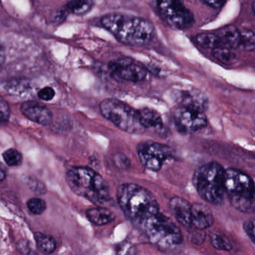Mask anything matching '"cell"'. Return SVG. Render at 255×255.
I'll return each instance as SVG.
<instances>
[{"label": "cell", "instance_id": "cell-1", "mask_svg": "<svg viewBox=\"0 0 255 255\" xmlns=\"http://www.w3.org/2000/svg\"><path fill=\"white\" fill-rule=\"evenodd\" d=\"M101 24L122 44L141 47L150 44L154 37L153 23L144 17L122 13L103 16Z\"/></svg>", "mask_w": 255, "mask_h": 255}, {"label": "cell", "instance_id": "cell-2", "mask_svg": "<svg viewBox=\"0 0 255 255\" xmlns=\"http://www.w3.org/2000/svg\"><path fill=\"white\" fill-rule=\"evenodd\" d=\"M66 181L71 190L98 207L113 204L109 183L105 179L88 167L76 166L66 173Z\"/></svg>", "mask_w": 255, "mask_h": 255}, {"label": "cell", "instance_id": "cell-3", "mask_svg": "<svg viewBox=\"0 0 255 255\" xmlns=\"http://www.w3.org/2000/svg\"><path fill=\"white\" fill-rule=\"evenodd\" d=\"M116 198L127 219L135 226L159 212V204L153 194L136 183H124L119 186Z\"/></svg>", "mask_w": 255, "mask_h": 255}, {"label": "cell", "instance_id": "cell-4", "mask_svg": "<svg viewBox=\"0 0 255 255\" xmlns=\"http://www.w3.org/2000/svg\"><path fill=\"white\" fill-rule=\"evenodd\" d=\"M136 227L152 245L161 250L176 249L183 243L180 228L160 212L149 216Z\"/></svg>", "mask_w": 255, "mask_h": 255}, {"label": "cell", "instance_id": "cell-5", "mask_svg": "<svg viewBox=\"0 0 255 255\" xmlns=\"http://www.w3.org/2000/svg\"><path fill=\"white\" fill-rule=\"evenodd\" d=\"M225 189L234 208L243 213H255V184L250 176L235 168L225 170Z\"/></svg>", "mask_w": 255, "mask_h": 255}, {"label": "cell", "instance_id": "cell-6", "mask_svg": "<svg viewBox=\"0 0 255 255\" xmlns=\"http://www.w3.org/2000/svg\"><path fill=\"white\" fill-rule=\"evenodd\" d=\"M225 170L216 162L199 167L194 173L193 183L198 195L214 205L222 204L225 193Z\"/></svg>", "mask_w": 255, "mask_h": 255}, {"label": "cell", "instance_id": "cell-7", "mask_svg": "<svg viewBox=\"0 0 255 255\" xmlns=\"http://www.w3.org/2000/svg\"><path fill=\"white\" fill-rule=\"evenodd\" d=\"M101 114L117 128L129 133L140 134L145 132L140 122L138 110L119 100L109 98L100 105Z\"/></svg>", "mask_w": 255, "mask_h": 255}, {"label": "cell", "instance_id": "cell-8", "mask_svg": "<svg viewBox=\"0 0 255 255\" xmlns=\"http://www.w3.org/2000/svg\"><path fill=\"white\" fill-rule=\"evenodd\" d=\"M159 14L174 29H186L194 23L193 14L180 1H159L156 2Z\"/></svg>", "mask_w": 255, "mask_h": 255}, {"label": "cell", "instance_id": "cell-9", "mask_svg": "<svg viewBox=\"0 0 255 255\" xmlns=\"http://www.w3.org/2000/svg\"><path fill=\"white\" fill-rule=\"evenodd\" d=\"M137 153L141 164L147 169L158 171L164 162L172 156L168 146L153 141H145L137 145Z\"/></svg>", "mask_w": 255, "mask_h": 255}, {"label": "cell", "instance_id": "cell-10", "mask_svg": "<svg viewBox=\"0 0 255 255\" xmlns=\"http://www.w3.org/2000/svg\"><path fill=\"white\" fill-rule=\"evenodd\" d=\"M110 75L118 80L138 83L147 77V70L129 58L112 61L108 65Z\"/></svg>", "mask_w": 255, "mask_h": 255}, {"label": "cell", "instance_id": "cell-11", "mask_svg": "<svg viewBox=\"0 0 255 255\" xmlns=\"http://www.w3.org/2000/svg\"><path fill=\"white\" fill-rule=\"evenodd\" d=\"M174 125L179 132L192 133L206 127L207 117L203 112L180 107L173 114Z\"/></svg>", "mask_w": 255, "mask_h": 255}, {"label": "cell", "instance_id": "cell-12", "mask_svg": "<svg viewBox=\"0 0 255 255\" xmlns=\"http://www.w3.org/2000/svg\"><path fill=\"white\" fill-rule=\"evenodd\" d=\"M20 110L25 117L38 125L46 126L50 125L53 120L51 111L44 104L36 101H29L23 103Z\"/></svg>", "mask_w": 255, "mask_h": 255}, {"label": "cell", "instance_id": "cell-13", "mask_svg": "<svg viewBox=\"0 0 255 255\" xmlns=\"http://www.w3.org/2000/svg\"><path fill=\"white\" fill-rule=\"evenodd\" d=\"M191 220L195 229L203 231L213 225L214 216L210 207L202 203H195L192 204Z\"/></svg>", "mask_w": 255, "mask_h": 255}, {"label": "cell", "instance_id": "cell-14", "mask_svg": "<svg viewBox=\"0 0 255 255\" xmlns=\"http://www.w3.org/2000/svg\"><path fill=\"white\" fill-rule=\"evenodd\" d=\"M169 207L173 214L177 219V222L183 225L185 228H192L191 220V209L192 204L189 201L181 197H173L169 201Z\"/></svg>", "mask_w": 255, "mask_h": 255}, {"label": "cell", "instance_id": "cell-15", "mask_svg": "<svg viewBox=\"0 0 255 255\" xmlns=\"http://www.w3.org/2000/svg\"><path fill=\"white\" fill-rule=\"evenodd\" d=\"M180 107L193 109L204 113L208 107L207 98L202 92L192 89L186 90L180 95Z\"/></svg>", "mask_w": 255, "mask_h": 255}, {"label": "cell", "instance_id": "cell-16", "mask_svg": "<svg viewBox=\"0 0 255 255\" xmlns=\"http://www.w3.org/2000/svg\"><path fill=\"white\" fill-rule=\"evenodd\" d=\"M86 216L89 222L96 226H104L114 222L116 215L106 207H96L88 209Z\"/></svg>", "mask_w": 255, "mask_h": 255}, {"label": "cell", "instance_id": "cell-17", "mask_svg": "<svg viewBox=\"0 0 255 255\" xmlns=\"http://www.w3.org/2000/svg\"><path fill=\"white\" fill-rule=\"evenodd\" d=\"M140 122L143 128L147 129L159 131L163 128V122L160 115L150 108H142L138 110Z\"/></svg>", "mask_w": 255, "mask_h": 255}, {"label": "cell", "instance_id": "cell-18", "mask_svg": "<svg viewBox=\"0 0 255 255\" xmlns=\"http://www.w3.org/2000/svg\"><path fill=\"white\" fill-rule=\"evenodd\" d=\"M221 44L230 48L239 47L240 40V32L233 25L224 26L218 30L216 33Z\"/></svg>", "mask_w": 255, "mask_h": 255}, {"label": "cell", "instance_id": "cell-19", "mask_svg": "<svg viewBox=\"0 0 255 255\" xmlns=\"http://www.w3.org/2000/svg\"><path fill=\"white\" fill-rule=\"evenodd\" d=\"M94 6V2L92 1H82V0H74L68 2L64 5L62 13L65 14H72L75 15H84L89 13Z\"/></svg>", "mask_w": 255, "mask_h": 255}, {"label": "cell", "instance_id": "cell-20", "mask_svg": "<svg viewBox=\"0 0 255 255\" xmlns=\"http://www.w3.org/2000/svg\"><path fill=\"white\" fill-rule=\"evenodd\" d=\"M34 239L38 250L44 255H50L56 251L57 244L52 236L37 231L34 233Z\"/></svg>", "mask_w": 255, "mask_h": 255}, {"label": "cell", "instance_id": "cell-21", "mask_svg": "<svg viewBox=\"0 0 255 255\" xmlns=\"http://www.w3.org/2000/svg\"><path fill=\"white\" fill-rule=\"evenodd\" d=\"M213 57L224 65H231L235 61L236 55L232 49L226 46L221 45L212 51Z\"/></svg>", "mask_w": 255, "mask_h": 255}, {"label": "cell", "instance_id": "cell-22", "mask_svg": "<svg viewBox=\"0 0 255 255\" xmlns=\"http://www.w3.org/2000/svg\"><path fill=\"white\" fill-rule=\"evenodd\" d=\"M195 40L196 44L203 48L214 50L216 47L222 45L216 34L208 33V32L199 33L195 36Z\"/></svg>", "mask_w": 255, "mask_h": 255}, {"label": "cell", "instance_id": "cell-23", "mask_svg": "<svg viewBox=\"0 0 255 255\" xmlns=\"http://www.w3.org/2000/svg\"><path fill=\"white\" fill-rule=\"evenodd\" d=\"M210 240L212 246L218 250L228 252L232 249L233 246L231 242L220 233L216 232V231L210 232Z\"/></svg>", "mask_w": 255, "mask_h": 255}, {"label": "cell", "instance_id": "cell-24", "mask_svg": "<svg viewBox=\"0 0 255 255\" xmlns=\"http://www.w3.org/2000/svg\"><path fill=\"white\" fill-rule=\"evenodd\" d=\"M239 47L245 51H252L255 49V33L252 30L240 32V40Z\"/></svg>", "mask_w": 255, "mask_h": 255}, {"label": "cell", "instance_id": "cell-25", "mask_svg": "<svg viewBox=\"0 0 255 255\" xmlns=\"http://www.w3.org/2000/svg\"><path fill=\"white\" fill-rule=\"evenodd\" d=\"M2 158L8 166H19L23 162V156L20 151L14 148L8 149L2 153Z\"/></svg>", "mask_w": 255, "mask_h": 255}, {"label": "cell", "instance_id": "cell-26", "mask_svg": "<svg viewBox=\"0 0 255 255\" xmlns=\"http://www.w3.org/2000/svg\"><path fill=\"white\" fill-rule=\"evenodd\" d=\"M28 210L34 215H41L47 210V204L41 198L33 197L28 200L26 203Z\"/></svg>", "mask_w": 255, "mask_h": 255}, {"label": "cell", "instance_id": "cell-27", "mask_svg": "<svg viewBox=\"0 0 255 255\" xmlns=\"http://www.w3.org/2000/svg\"><path fill=\"white\" fill-rule=\"evenodd\" d=\"M116 255H137V249L130 242H122L116 247Z\"/></svg>", "mask_w": 255, "mask_h": 255}, {"label": "cell", "instance_id": "cell-28", "mask_svg": "<svg viewBox=\"0 0 255 255\" xmlns=\"http://www.w3.org/2000/svg\"><path fill=\"white\" fill-rule=\"evenodd\" d=\"M26 183L29 189H31L35 193L38 194V195H41L47 193V190L45 185L42 182L38 180V179L29 177L26 180Z\"/></svg>", "mask_w": 255, "mask_h": 255}, {"label": "cell", "instance_id": "cell-29", "mask_svg": "<svg viewBox=\"0 0 255 255\" xmlns=\"http://www.w3.org/2000/svg\"><path fill=\"white\" fill-rule=\"evenodd\" d=\"M114 163L120 169H127L130 166V162L126 155L122 153H118L114 156Z\"/></svg>", "mask_w": 255, "mask_h": 255}, {"label": "cell", "instance_id": "cell-30", "mask_svg": "<svg viewBox=\"0 0 255 255\" xmlns=\"http://www.w3.org/2000/svg\"><path fill=\"white\" fill-rule=\"evenodd\" d=\"M55 95H56V92L50 86H46L38 92V98L44 101H52L54 98Z\"/></svg>", "mask_w": 255, "mask_h": 255}, {"label": "cell", "instance_id": "cell-31", "mask_svg": "<svg viewBox=\"0 0 255 255\" xmlns=\"http://www.w3.org/2000/svg\"><path fill=\"white\" fill-rule=\"evenodd\" d=\"M243 229L252 243L255 245V219L247 221L243 225Z\"/></svg>", "mask_w": 255, "mask_h": 255}, {"label": "cell", "instance_id": "cell-32", "mask_svg": "<svg viewBox=\"0 0 255 255\" xmlns=\"http://www.w3.org/2000/svg\"><path fill=\"white\" fill-rule=\"evenodd\" d=\"M0 113H1V123L5 125L9 120L10 109L6 101H4L3 98L1 99L0 103Z\"/></svg>", "mask_w": 255, "mask_h": 255}, {"label": "cell", "instance_id": "cell-33", "mask_svg": "<svg viewBox=\"0 0 255 255\" xmlns=\"http://www.w3.org/2000/svg\"><path fill=\"white\" fill-rule=\"evenodd\" d=\"M17 249L23 255H33V250L27 240L22 239L17 243Z\"/></svg>", "mask_w": 255, "mask_h": 255}, {"label": "cell", "instance_id": "cell-34", "mask_svg": "<svg viewBox=\"0 0 255 255\" xmlns=\"http://www.w3.org/2000/svg\"><path fill=\"white\" fill-rule=\"evenodd\" d=\"M204 239H205V234L201 230H199L198 232H193V234L191 235V240L195 244H201L204 242Z\"/></svg>", "mask_w": 255, "mask_h": 255}, {"label": "cell", "instance_id": "cell-35", "mask_svg": "<svg viewBox=\"0 0 255 255\" xmlns=\"http://www.w3.org/2000/svg\"><path fill=\"white\" fill-rule=\"evenodd\" d=\"M203 3L208 5V6L211 7V8H222V7L226 3V2H225V1H222V0H219V1L211 0V1H204Z\"/></svg>", "mask_w": 255, "mask_h": 255}, {"label": "cell", "instance_id": "cell-36", "mask_svg": "<svg viewBox=\"0 0 255 255\" xmlns=\"http://www.w3.org/2000/svg\"><path fill=\"white\" fill-rule=\"evenodd\" d=\"M7 177V171L4 168L3 165H2L1 166V171H0V178H1V181H4Z\"/></svg>", "mask_w": 255, "mask_h": 255}, {"label": "cell", "instance_id": "cell-37", "mask_svg": "<svg viewBox=\"0 0 255 255\" xmlns=\"http://www.w3.org/2000/svg\"><path fill=\"white\" fill-rule=\"evenodd\" d=\"M252 9H253L254 14L255 15V2H254L253 4H252Z\"/></svg>", "mask_w": 255, "mask_h": 255}]
</instances>
